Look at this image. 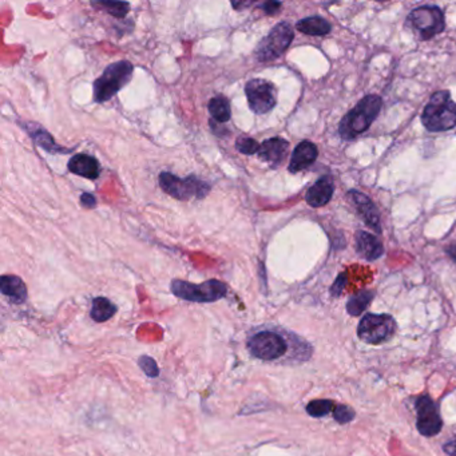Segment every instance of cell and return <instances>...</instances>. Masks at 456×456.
<instances>
[{
  "label": "cell",
  "mask_w": 456,
  "mask_h": 456,
  "mask_svg": "<svg viewBox=\"0 0 456 456\" xmlns=\"http://www.w3.org/2000/svg\"><path fill=\"white\" fill-rule=\"evenodd\" d=\"M289 332L278 326H261L246 335V348L254 358L266 363H278L285 358H305V342L300 344Z\"/></svg>",
  "instance_id": "obj_1"
},
{
  "label": "cell",
  "mask_w": 456,
  "mask_h": 456,
  "mask_svg": "<svg viewBox=\"0 0 456 456\" xmlns=\"http://www.w3.org/2000/svg\"><path fill=\"white\" fill-rule=\"evenodd\" d=\"M381 110V99L377 96H367L361 99L354 110L342 118L339 132L344 139L351 141L368 130Z\"/></svg>",
  "instance_id": "obj_2"
},
{
  "label": "cell",
  "mask_w": 456,
  "mask_h": 456,
  "mask_svg": "<svg viewBox=\"0 0 456 456\" xmlns=\"http://www.w3.org/2000/svg\"><path fill=\"white\" fill-rule=\"evenodd\" d=\"M422 121L430 131L451 130L456 125V103L448 91L435 93L424 109Z\"/></svg>",
  "instance_id": "obj_3"
},
{
  "label": "cell",
  "mask_w": 456,
  "mask_h": 456,
  "mask_svg": "<svg viewBox=\"0 0 456 456\" xmlns=\"http://www.w3.org/2000/svg\"><path fill=\"white\" fill-rule=\"evenodd\" d=\"M134 67L128 61L115 62L106 67L103 74L94 82V100L102 103L113 98L115 94L128 84L132 77Z\"/></svg>",
  "instance_id": "obj_4"
},
{
  "label": "cell",
  "mask_w": 456,
  "mask_h": 456,
  "mask_svg": "<svg viewBox=\"0 0 456 456\" xmlns=\"http://www.w3.org/2000/svg\"><path fill=\"white\" fill-rule=\"evenodd\" d=\"M170 289L178 298L192 303H214L227 296L228 288L222 281L209 280L202 284H192L182 280H174Z\"/></svg>",
  "instance_id": "obj_5"
},
{
  "label": "cell",
  "mask_w": 456,
  "mask_h": 456,
  "mask_svg": "<svg viewBox=\"0 0 456 456\" xmlns=\"http://www.w3.org/2000/svg\"><path fill=\"white\" fill-rule=\"evenodd\" d=\"M160 186L163 192L179 201H189L192 198H204L209 193L211 185L205 181L189 176L186 178H179L174 174L163 172L160 174Z\"/></svg>",
  "instance_id": "obj_6"
},
{
  "label": "cell",
  "mask_w": 456,
  "mask_h": 456,
  "mask_svg": "<svg viewBox=\"0 0 456 456\" xmlns=\"http://www.w3.org/2000/svg\"><path fill=\"white\" fill-rule=\"evenodd\" d=\"M396 330V323L390 314H365L358 328L360 340L377 345L390 340Z\"/></svg>",
  "instance_id": "obj_7"
},
{
  "label": "cell",
  "mask_w": 456,
  "mask_h": 456,
  "mask_svg": "<svg viewBox=\"0 0 456 456\" xmlns=\"http://www.w3.org/2000/svg\"><path fill=\"white\" fill-rule=\"evenodd\" d=\"M294 30L289 23L281 22L261 40L256 50V56L260 62H271L285 52L294 40Z\"/></svg>",
  "instance_id": "obj_8"
},
{
  "label": "cell",
  "mask_w": 456,
  "mask_h": 456,
  "mask_svg": "<svg viewBox=\"0 0 456 456\" xmlns=\"http://www.w3.org/2000/svg\"><path fill=\"white\" fill-rule=\"evenodd\" d=\"M407 20L415 30L420 33L425 40L441 33L446 27L443 11L439 7L434 6H424L413 10L408 15Z\"/></svg>",
  "instance_id": "obj_9"
},
{
  "label": "cell",
  "mask_w": 456,
  "mask_h": 456,
  "mask_svg": "<svg viewBox=\"0 0 456 456\" xmlns=\"http://www.w3.org/2000/svg\"><path fill=\"white\" fill-rule=\"evenodd\" d=\"M249 107L256 114H266L276 106V89L265 79H252L245 86Z\"/></svg>",
  "instance_id": "obj_10"
},
{
  "label": "cell",
  "mask_w": 456,
  "mask_h": 456,
  "mask_svg": "<svg viewBox=\"0 0 456 456\" xmlns=\"http://www.w3.org/2000/svg\"><path fill=\"white\" fill-rule=\"evenodd\" d=\"M416 411H418V430L424 436H435L438 435L443 422L440 418L436 404L432 402L430 396H420L416 400Z\"/></svg>",
  "instance_id": "obj_11"
},
{
  "label": "cell",
  "mask_w": 456,
  "mask_h": 456,
  "mask_svg": "<svg viewBox=\"0 0 456 456\" xmlns=\"http://www.w3.org/2000/svg\"><path fill=\"white\" fill-rule=\"evenodd\" d=\"M289 149V142L284 138H271L262 142L259 150V157L264 162L269 163L272 167H278L285 160Z\"/></svg>",
  "instance_id": "obj_12"
},
{
  "label": "cell",
  "mask_w": 456,
  "mask_h": 456,
  "mask_svg": "<svg viewBox=\"0 0 456 456\" xmlns=\"http://www.w3.org/2000/svg\"><path fill=\"white\" fill-rule=\"evenodd\" d=\"M349 197L352 198L358 212L360 213L361 218L365 221V224L374 229L376 233H381L380 218L374 202L368 197L364 196L361 192H356V190L349 192Z\"/></svg>",
  "instance_id": "obj_13"
},
{
  "label": "cell",
  "mask_w": 456,
  "mask_h": 456,
  "mask_svg": "<svg viewBox=\"0 0 456 456\" xmlns=\"http://www.w3.org/2000/svg\"><path fill=\"white\" fill-rule=\"evenodd\" d=\"M68 170L84 178L97 179L100 173V165L97 158L89 154H77L70 160Z\"/></svg>",
  "instance_id": "obj_14"
},
{
  "label": "cell",
  "mask_w": 456,
  "mask_h": 456,
  "mask_svg": "<svg viewBox=\"0 0 456 456\" xmlns=\"http://www.w3.org/2000/svg\"><path fill=\"white\" fill-rule=\"evenodd\" d=\"M317 154H319L317 147L314 146L312 142H308V141L301 142L294 149L291 163H289V172L297 173V172L307 169L308 166L316 161Z\"/></svg>",
  "instance_id": "obj_15"
},
{
  "label": "cell",
  "mask_w": 456,
  "mask_h": 456,
  "mask_svg": "<svg viewBox=\"0 0 456 456\" xmlns=\"http://www.w3.org/2000/svg\"><path fill=\"white\" fill-rule=\"evenodd\" d=\"M333 190H335V186H333L332 178L323 177L310 188L305 196V199L312 208H320L330 201Z\"/></svg>",
  "instance_id": "obj_16"
},
{
  "label": "cell",
  "mask_w": 456,
  "mask_h": 456,
  "mask_svg": "<svg viewBox=\"0 0 456 456\" xmlns=\"http://www.w3.org/2000/svg\"><path fill=\"white\" fill-rule=\"evenodd\" d=\"M356 250L365 260L374 261L380 259L384 253V248L375 236L367 231H358L356 234Z\"/></svg>",
  "instance_id": "obj_17"
},
{
  "label": "cell",
  "mask_w": 456,
  "mask_h": 456,
  "mask_svg": "<svg viewBox=\"0 0 456 456\" xmlns=\"http://www.w3.org/2000/svg\"><path fill=\"white\" fill-rule=\"evenodd\" d=\"M0 289L1 294L8 297L13 303L22 304L27 298V288L22 278L13 275H6L1 278L0 281Z\"/></svg>",
  "instance_id": "obj_18"
},
{
  "label": "cell",
  "mask_w": 456,
  "mask_h": 456,
  "mask_svg": "<svg viewBox=\"0 0 456 456\" xmlns=\"http://www.w3.org/2000/svg\"><path fill=\"white\" fill-rule=\"evenodd\" d=\"M26 130L29 131V134L31 135L35 144L39 145L42 149H45L46 151H50V153H68L70 151L63 147L58 146L49 132L43 128L38 126L36 123H29Z\"/></svg>",
  "instance_id": "obj_19"
},
{
  "label": "cell",
  "mask_w": 456,
  "mask_h": 456,
  "mask_svg": "<svg viewBox=\"0 0 456 456\" xmlns=\"http://www.w3.org/2000/svg\"><path fill=\"white\" fill-rule=\"evenodd\" d=\"M297 30L307 35H326L330 31V24L324 17H305L297 23Z\"/></svg>",
  "instance_id": "obj_20"
},
{
  "label": "cell",
  "mask_w": 456,
  "mask_h": 456,
  "mask_svg": "<svg viewBox=\"0 0 456 456\" xmlns=\"http://www.w3.org/2000/svg\"><path fill=\"white\" fill-rule=\"evenodd\" d=\"M116 313V307L114 304L107 300L106 297H97L93 301V308L90 312V316L94 321L97 323H103L110 320Z\"/></svg>",
  "instance_id": "obj_21"
},
{
  "label": "cell",
  "mask_w": 456,
  "mask_h": 456,
  "mask_svg": "<svg viewBox=\"0 0 456 456\" xmlns=\"http://www.w3.org/2000/svg\"><path fill=\"white\" fill-rule=\"evenodd\" d=\"M209 113L213 116V119L225 123L230 119V105H229L228 99L222 96H217L214 98L211 99L209 102Z\"/></svg>",
  "instance_id": "obj_22"
},
{
  "label": "cell",
  "mask_w": 456,
  "mask_h": 456,
  "mask_svg": "<svg viewBox=\"0 0 456 456\" xmlns=\"http://www.w3.org/2000/svg\"><path fill=\"white\" fill-rule=\"evenodd\" d=\"M374 298V292L363 291L360 294L352 296L347 303V310L351 316H358L361 314L365 308L370 305V303Z\"/></svg>",
  "instance_id": "obj_23"
},
{
  "label": "cell",
  "mask_w": 456,
  "mask_h": 456,
  "mask_svg": "<svg viewBox=\"0 0 456 456\" xmlns=\"http://www.w3.org/2000/svg\"><path fill=\"white\" fill-rule=\"evenodd\" d=\"M91 4L102 7L106 13L115 17H126L130 10V4L126 1H93Z\"/></svg>",
  "instance_id": "obj_24"
},
{
  "label": "cell",
  "mask_w": 456,
  "mask_h": 456,
  "mask_svg": "<svg viewBox=\"0 0 456 456\" xmlns=\"http://www.w3.org/2000/svg\"><path fill=\"white\" fill-rule=\"evenodd\" d=\"M333 408H335V404L332 400H312L307 406V412L313 418H323L328 415Z\"/></svg>",
  "instance_id": "obj_25"
},
{
  "label": "cell",
  "mask_w": 456,
  "mask_h": 456,
  "mask_svg": "<svg viewBox=\"0 0 456 456\" xmlns=\"http://www.w3.org/2000/svg\"><path fill=\"white\" fill-rule=\"evenodd\" d=\"M236 149L241 153V154H246V155H252L259 153L260 150V145L249 137H241L236 141Z\"/></svg>",
  "instance_id": "obj_26"
},
{
  "label": "cell",
  "mask_w": 456,
  "mask_h": 456,
  "mask_svg": "<svg viewBox=\"0 0 456 456\" xmlns=\"http://www.w3.org/2000/svg\"><path fill=\"white\" fill-rule=\"evenodd\" d=\"M356 413L349 406H337L333 411V418L337 423L345 424L352 422L355 419Z\"/></svg>",
  "instance_id": "obj_27"
},
{
  "label": "cell",
  "mask_w": 456,
  "mask_h": 456,
  "mask_svg": "<svg viewBox=\"0 0 456 456\" xmlns=\"http://www.w3.org/2000/svg\"><path fill=\"white\" fill-rule=\"evenodd\" d=\"M138 364L149 377H157V376L160 375V370H158V365H157L154 358L142 356L138 360Z\"/></svg>",
  "instance_id": "obj_28"
},
{
  "label": "cell",
  "mask_w": 456,
  "mask_h": 456,
  "mask_svg": "<svg viewBox=\"0 0 456 456\" xmlns=\"http://www.w3.org/2000/svg\"><path fill=\"white\" fill-rule=\"evenodd\" d=\"M345 284H347L345 275H340V276L337 278V280L335 281V284H333V287H332V289H330L332 294H333V296H339V294H342V289H344V287H345Z\"/></svg>",
  "instance_id": "obj_29"
},
{
  "label": "cell",
  "mask_w": 456,
  "mask_h": 456,
  "mask_svg": "<svg viewBox=\"0 0 456 456\" xmlns=\"http://www.w3.org/2000/svg\"><path fill=\"white\" fill-rule=\"evenodd\" d=\"M81 204L86 209H93L97 205V199L90 193H83L81 196Z\"/></svg>",
  "instance_id": "obj_30"
},
{
  "label": "cell",
  "mask_w": 456,
  "mask_h": 456,
  "mask_svg": "<svg viewBox=\"0 0 456 456\" xmlns=\"http://www.w3.org/2000/svg\"><path fill=\"white\" fill-rule=\"evenodd\" d=\"M261 7L264 8V11H265L268 15H273V14H276L278 10H280L281 3H280V1H266V3H264Z\"/></svg>",
  "instance_id": "obj_31"
},
{
  "label": "cell",
  "mask_w": 456,
  "mask_h": 456,
  "mask_svg": "<svg viewBox=\"0 0 456 456\" xmlns=\"http://www.w3.org/2000/svg\"><path fill=\"white\" fill-rule=\"evenodd\" d=\"M443 450H444V453H447L448 455L456 456V438L454 440H451V441H448L447 444H444Z\"/></svg>",
  "instance_id": "obj_32"
},
{
  "label": "cell",
  "mask_w": 456,
  "mask_h": 456,
  "mask_svg": "<svg viewBox=\"0 0 456 456\" xmlns=\"http://www.w3.org/2000/svg\"><path fill=\"white\" fill-rule=\"evenodd\" d=\"M447 252H448V254H450L454 260H456V244L451 245V246L448 248Z\"/></svg>",
  "instance_id": "obj_33"
}]
</instances>
